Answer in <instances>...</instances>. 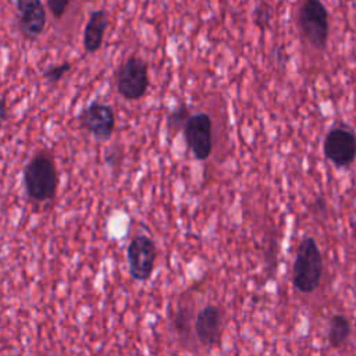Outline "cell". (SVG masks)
Returning <instances> with one entry per match:
<instances>
[{
    "label": "cell",
    "instance_id": "1",
    "mask_svg": "<svg viewBox=\"0 0 356 356\" xmlns=\"http://www.w3.org/2000/svg\"><path fill=\"white\" fill-rule=\"evenodd\" d=\"M24 188L28 197L36 203L54 199L58 186V172L53 157L47 152L36 153L22 172Z\"/></svg>",
    "mask_w": 356,
    "mask_h": 356
},
{
    "label": "cell",
    "instance_id": "2",
    "mask_svg": "<svg viewBox=\"0 0 356 356\" xmlns=\"http://www.w3.org/2000/svg\"><path fill=\"white\" fill-rule=\"evenodd\" d=\"M323 257L316 241L306 236L296 249V257L292 267V282L302 293L314 292L321 281Z\"/></svg>",
    "mask_w": 356,
    "mask_h": 356
},
{
    "label": "cell",
    "instance_id": "3",
    "mask_svg": "<svg viewBox=\"0 0 356 356\" xmlns=\"http://www.w3.org/2000/svg\"><path fill=\"white\" fill-rule=\"evenodd\" d=\"M298 28L302 38L316 50H324L328 40V11L321 0H302L298 8Z\"/></svg>",
    "mask_w": 356,
    "mask_h": 356
},
{
    "label": "cell",
    "instance_id": "4",
    "mask_svg": "<svg viewBox=\"0 0 356 356\" xmlns=\"http://www.w3.org/2000/svg\"><path fill=\"white\" fill-rule=\"evenodd\" d=\"M117 90L127 100L140 99L149 86L147 64L139 57L127 58L117 71Z\"/></svg>",
    "mask_w": 356,
    "mask_h": 356
},
{
    "label": "cell",
    "instance_id": "5",
    "mask_svg": "<svg viewBox=\"0 0 356 356\" xmlns=\"http://www.w3.org/2000/svg\"><path fill=\"white\" fill-rule=\"evenodd\" d=\"M323 152L334 165H350L356 159V134L345 125L330 129L324 138Z\"/></svg>",
    "mask_w": 356,
    "mask_h": 356
},
{
    "label": "cell",
    "instance_id": "6",
    "mask_svg": "<svg viewBox=\"0 0 356 356\" xmlns=\"http://www.w3.org/2000/svg\"><path fill=\"white\" fill-rule=\"evenodd\" d=\"M156 254V245L149 236H134L127 249V260L131 277L140 282L147 281L154 270Z\"/></svg>",
    "mask_w": 356,
    "mask_h": 356
},
{
    "label": "cell",
    "instance_id": "7",
    "mask_svg": "<svg viewBox=\"0 0 356 356\" xmlns=\"http://www.w3.org/2000/svg\"><path fill=\"white\" fill-rule=\"evenodd\" d=\"M78 122L82 129L92 134L96 139L106 140L114 132L115 115L108 104L93 102L81 111Z\"/></svg>",
    "mask_w": 356,
    "mask_h": 356
},
{
    "label": "cell",
    "instance_id": "8",
    "mask_svg": "<svg viewBox=\"0 0 356 356\" xmlns=\"http://www.w3.org/2000/svg\"><path fill=\"white\" fill-rule=\"evenodd\" d=\"M184 136L188 147L197 160H206L211 153V120L206 113H197L184 125Z\"/></svg>",
    "mask_w": 356,
    "mask_h": 356
},
{
    "label": "cell",
    "instance_id": "9",
    "mask_svg": "<svg viewBox=\"0 0 356 356\" xmlns=\"http://www.w3.org/2000/svg\"><path fill=\"white\" fill-rule=\"evenodd\" d=\"M18 25L24 38L36 39L44 29L46 11L40 0H17Z\"/></svg>",
    "mask_w": 356,
    "mask_h": 356
},
{
    "label": "cell",
    "instance_id": "10",
    "mask_svg": "<svg viewBox=\"0 0 356 356\" xmlns=\"http://www.w3.org/2000/svg\"><path fill=\"white\" fill-rule=\"evenodd\" d=\"M195 334L203 346H218L221 339V312L217 306H206L197 313Z\"/></svg>",
    "mask_w": 356,
    "mask_h": 356
},
{
    "label": "cell",
    "instance_id": "11",
    "mask_svg": "<svg viewBox=\"0 0 356 356\" xmlns=\"http://www.w3.org/2000/svg\"><path fill=\"white\" fill-rule=\"evenodd\" d=\"M108 26V17L104 10L92 11L83 31V47L88 53H96L102 43Z\"/></svg>",
    "mask_w": 356,
    "mask_h": 356
},
{
    "label": "cell",
    "instance_id": "12",
    "mask_svg": "<svg viewBox=\"0 0 356 356\" xmlns=\"http://www.w3.org/2000/svg\"><path fill=\"white\" fill-rule=\"evenodd\" d=\"M352 331L349 320L342 314H334L328 320V342L332 348H341Z\"/></svg>",
    "mask_w": 356,
    "mask_h": 356
},
{
    "label": "cell",
    "instance_id": "13",
    "mask_svg": "<svg viewBox=\"0 0 356 356\" xmlns=\"http://www.w3.org/2000/svg\"><path fill=\"white\" fill-rule=\"evenodd\" d=\"M189 110L185 104H181L179 107L174 108L168 117H167V128H168V132L175 135L178 131L184 129V125L185 122L188 121L189 118Z\"/></svg>",
    "mask_w": 356,
    "mask_h": 356
},
{
    "label": "cell",
    "instance_id": "14",
    "mask_svg": "<svg viewBox=\"0 0 356 356\" xmlns=\"http://www.w3.org/2000/svg\"><path fill=\"white\" fill-rule=\"evenodd\" d=\"M273 13H274V11H273V7H271L267 1H260V3L254 7L253 14H252L254 25H256L259 29H261V31H264L266 28H268L270 24H271V19H273Z\"/></svg>",
    "mask_w": 356,
    "mask_h": 356
},
{
    "label": "cell",
    "instance_id": "15",
    "mask_svg": "<svg viewBox=\"0 0 356 356\" xmlns=\"http://www.w3.org/2000/svg\"><path fill=\"white\" fill-rule=\"evenodd\" d=\"M70 68H71V63H68V61H64L57 65H51L47 70H44L43 79L49 85H56L57 82H60L63 79V76L70 71Z\"/></svg>",
    "mask_w": 356,
    "mask_h": 356
},
{
    "label": "cell",
    "instance_id": "16",
    "mask_svg": "<svg viewBox=\"0 0 356 356\" xmlns=\"http://www.w3.org/2000/svg\"><path fill=\"white\" fill-rule=\"evenodd\" d=\"M72 0H47V6L56 18H61Z\"/></svg>",
    "mask_w": 356,
    "mask_h": 356
},
{
    "label": "cell",
    "instance_id": "17",
    "mask_svg": "<svg viewBox=\"0 0 356 356\" xmlns=\"http://www.w3.org/2000/svg\"><path fill=\"white\" fill-rule=\"evenodd\" d=\"M6 118H7V103L3 97H0V128L6 121Z\"/></svg>",
    "mask_w": 356,
    "mask_h": 356
},
{
    "label": "cell",
    "instance_id": "18",
    "mask_svg": "<svg viewBox=\"0 0 356 356\" xmlns=\"http://www.w3.org/2000/svg\"><path fill=\"white\" fill-rule=\"evenodd\" d=\"M345 1H355V0H345Z\"/></svg>",
    "mask_w": 356,
    "mask_h": 356
}]
</instances>
